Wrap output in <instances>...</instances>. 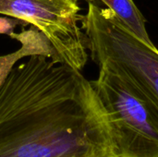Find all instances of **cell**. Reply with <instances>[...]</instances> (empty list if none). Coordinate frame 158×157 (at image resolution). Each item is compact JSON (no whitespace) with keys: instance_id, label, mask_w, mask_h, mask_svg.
<instances>
[{"instance_id":"4","label":"cell","mask_w":158,"mask_h":157,"mask_svg":"<svg viewBox=\"0 0 158 157\" xmlns=\"http://www.w3.org/2000/svg\"><path fill=\"white\" fill-rule=\"evenodd\" d=\"M79 0H0V15L31 24L49 41L56 61L81 70L88 58L87 38L79 26Z\"/></svg>"},{"instance_id":"6","label":"cell","mask_w":158,"mask_h":157,"mask_svg":"<svg viewBox=\"0 0 158 157\" xmlns=\"http://www.w3.org/2000/svg\"><path fill=\"white\" fill-rule=\"evenodd\" d=\"M94 1V0H93ZM111 9L118 20L132 34L144 43L154 45L145 27V19L133 0H99Z\"/></svg>"},{"instance_id":"5","label":"cell","mask_w":158,"mask_h":157,"mask_svg":"<svg viewBox=\"0 0 158 157\" xmlns=\"http://www.w3.org/2000/svg\"><path fill=\"white\" fill-rule=\"evenodd\" d=\"M10 37L19 41L22 46L19 50L11 55L0 56V86L14 67L15 63L24 56L43 55L54 60L56 59L55 52L49 41L37 29H31L30 31L20 33L14 32L10 35Z\"/></svg>"},{"instance_id":"1","label":"cell","mask_w":158,"mask_h":157,"mask_svg":"<svg viewBox=\"0 0 158 157\" xmlns=\"http://www.w3.org/2000/svg\"><path fill=\"white\" fill-rule=\"evenodd\" d=\"M0 157H117L92 82L43 55L14 66L0 86Z\"/></svg>"},{"instance_id":"8","label":"cell","mask_w":158,"mask_h":157,"mask_svg":"<svg viewBox=\"0 0 158 157\" xmlns=\"http://www.w3.org/2000/svg\"><path fill=\"white\" fill-rule=\"evenodd\" d=\"M84 1H88V2H93V0H84Z\"/></svg>"},{"instance_id":"2","label":"cell","mask_w":158,"mask_h":157,"mask_svg":"<svg viewBox=\"0 0 158 157\" xmlns=\"http://www.w3.org/2000/svg\"><path fill=\"white\" fill-rule=\"evenodd\" d=\"M81 29L93 60L115 70L146 101L158 120V49L132 34L108 7L89 2Z\"/></svg>"},{"instance_id":"3","label":"cell","mask_w":158,"mask_h":157,"mask_svg":"<svg viewBox=\"0 0 158 157\" xmlns=\"http://www.w3.org/2000/svg\"><path fill=\"white\" fill-rule=\"evenodd\" d=\"M91 82L107 114L117 157H158V120L140 93L106 66Z\"/></svg>"},{"instance_id":"7","label":"cell","mask_w":158,"mask_h":157,"mask_svg":"<svg viewBox=\"0 0 158 157\" xmlns=\"http://www.w3.org/2000/svg\"><path fill=\"white\" fill-rule=\"evenodd\" d=\"M27 23L11 17H1L0 16V34L11 35L14 33V30L19 25H26Z\"/></svg>"}]
</instances>
